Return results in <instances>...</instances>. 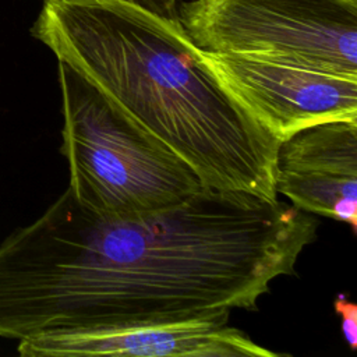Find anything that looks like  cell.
<instances>
[{
  "instance_id": "obj_1",
  "label": "cell",
  "mask_w": 357,
  "mask_h": 357,
  "mask_svg": "<svg viewBox=\"0 0 357 357\" xmlns=\"http://www.w3.org/2000/svg\"><path fill=\"white\" fill-rule=\"evenodd\" d=\"M317 229L312 213L240 191L110 213L67 188L0 244V337L254 311Z\"/></svg>"
},
{
  "instance_id": "obj_2",
  "label": "cell",
  "mask_w": 357,
  "mask_h": 357,
  "mask_svg": "<svg viewBox=\"0 0 357 357\" xmlns=\"http://www.w3.org/2000/svg\"><path fill=\"white\" fill-rule=\"evenodd\" d=\"M31 33L205 188L278 199L279 141L223 88L178 20L123 0L45 1Z\"/></svg>"
},
{
  "instance_id": "obj_3",
  "label": "cell",
  "mask_w": 357,
  "mask_h": 357,
  "mask_svg": "<svg viewBox=\"0 0 357 357\" xmlns=\"http://www.w3.org/2000/svg\"><path fill=\"white\" fill-rule=\"evenodd\" d=\"M61 153L68 188L85 206L139 213L174 205L204 190L195 172L130 123L78 73L59 61Z\"/></svg>"
},
{
  "instance_id": "obj_4",
  "label": "cell",
  "mask_w": 357,
  "mask_h": 357,
  "mask_svg": "<svg viewBox=\"0 0 357 357\" xmlns=\"http://www.w3.org/2000/svg\"><path fill=\"white\" fill-rule=\"evenodd\" d=\"M177 20L205 52L357 78V0H191L178 7Z\"/></svg>"
},
{
  "instance_id": "obj_5",
  "label": "cell",
  "mask_w": 357,
  "mask_h": 357,
  "mask_svg": "<svg viewBox=\"0 0 357 357\" xmlns=\"http://www.w3.org/2000/svg\"><path fill=\"white\" fill-rule=\"evenodd\" d=\"M223 88L278 141L325 121L357 120V78L268 57L201 50Z\"/></svg>"
},
{
  "instance_id": "obj_6",
  "label": "cell",
  "mask_w": 357,
  "mask_h": 357,
  "mask_svg": "<svg viewBox=\"0 0 357 357\" xmlns=\"http://www.w3.org/2000/svg\"><path fill=\"white\" fill-rule=\"evenodd\" d=\"M230 311L71 329L18 342L25 357H278L229 325Z\"/></svg>"
},
{
  "instance_id": "obj_7",
  "label": "cell",
  "mask_w": 357,
  "mask_h": 357,
  "mask_svg": "<svg viewBox=\"0 0 357 357\" xmlns=\"http://www.w3.org/2000/svg\"><path fill=\"white\" fill-rule=\"evenodd\" d=\"M275 190L298 209L357 229V120L305 127L279 141Z\"/></svg>"
},
{
  "instance_id": "obj_8",
  "label": "cell",
  "mask_w": 357,
  "mask_h": 357,
  "mask_svg": "<svg viewBox=\"0 0 357 357\" xmlns=\"http://www.w3.org/2000/svg\"><path fill=\"white\" fill-rule=\"evenodd\" d=\"M335 311L339 314L342 321V333L344 342L350 347L351 351L356 350L357 346V305L346 297V294H337L333 301Z\"/></svg>"
},
{
  "instance_id": "obj_9",
  "label": "cell",
  "mask_w": 357,
  "mask_h": 357,
  "mask_svg": "<svg viewBox=\"0 0 357 357\" xmlns=\"http://www.w3.org/2000/svg\"><path fill=\"white\" fill-rule=\"evenodd\" d=\"M45 1H78V0H45ZM138 4L149 11H153L162 17L177 20L178 17V1L180 0H123Z\"/></svg>"
}]
</instances>
